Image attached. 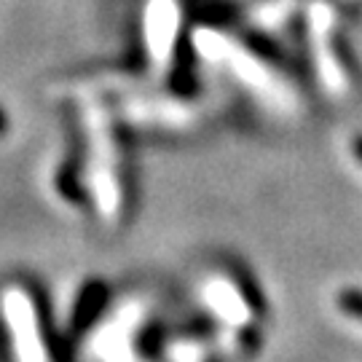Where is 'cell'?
Instances as JSON below:
<instances>
[{"label": "cell", "mask_w": 362, "mask_h": 362, "mask_svg": "<svg viewBox=\"0 0 362 362\" xmlns=\"http://www.w3.org/2000/svg\"><path fill=\"white\" fill-rule=\"evenodd\" d=\"M338 303H341V309L346 311V314L362 320V293H357V290H344L338 296Z\"/></svg>", "instance_id": "cell-1"}]
</instances>
